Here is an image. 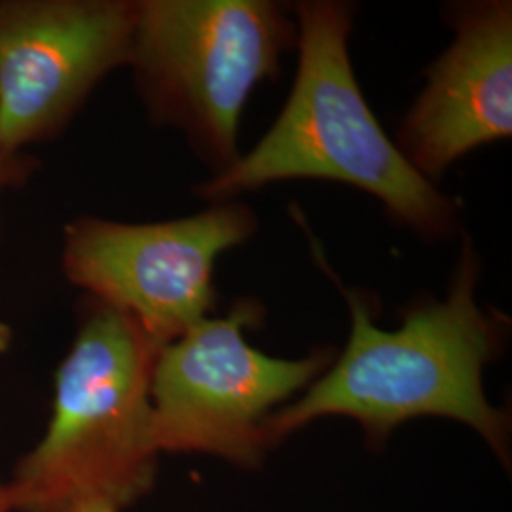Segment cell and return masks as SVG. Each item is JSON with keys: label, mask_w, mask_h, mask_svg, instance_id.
Returning a JSON list of instances; mask_svg holds the SVG:
<instances>
[{"label": "cell", "mask_w": 512, "mask_h": 512, "mask_svg": "<svg viewBox=\"0 0 512 512\" xmlns=\"http://www.w3.org/2000/svg\"><path fill=\"white\" fill-rule=\"evenodd\" d=\"M478 275L465 238L446 300L412 304L397 330L378 329L368 300L338 283L351 313L348 346L304 397L268 420V446L327 416L359 421L372 442H384L404 421L439 416L467 423L507 459L509 418L482 385L484 366L503 346L505 319L478 306Z\"/></svg>", "instance_id": "cell-1"}, {"label": "cell", "mask_w": 512, "mask_h": 512, "mask_svg": "<svg viewBox=\"0 0 512 512\" xmlns=\"http://www.w3.org/2000/svg\"><path fill=\"white\" fill-rule=\"evenodd\" d=\"M298 71L274 126L228 169L196 188L202 200L232 202L268 184L317 179L348 184L384 203L420 238H450L458 207L418 173L385 135L349 59L353 6L296 2Z\"/></svg>", "instance_id": "cell-2"}, {"label": "cell", "mask_w": 512, "mask_h": 512, "mask_svg": "<svg viewBox=\"0 0 512 512\" xmlns=\"http://www.w3.org/2000/svg\"><path fill=\"white\" fill-rule=\"evenodd\" d=\"M158 346L126 313L86 296L54 378L52 418L6 482L14 512H67L82 503L124 511L152 490Z\"/></svg>", "instance_id": "cell-3"}, {"label": "cell", "mask_w": 512, "mask_h": 512, "mask_svg": "<svg viewBox=\"0 0 512 512\" xmlns=\"http://www.w3.org/2000/svg\"><path fill=\"white\" fill-rule=\"evenodd\" d=\"M296 40L291 8L272 0H137L128 67L150 118L181 129L217 175L239 158L251 93Z\"/></svg>", "instance_id": "cell-4"}, {"label": "cell", "mask_w": 512, "mask_h": 512, "mask_svg": "<svg viewBox=\"0 0 512 512\" xmlns=\"http://www.w3.org/2000/svg\"><path fill=\"white\" fill-rule=\"evenodd\" d=\"M262 317L256 298H241L226 315H209L160 348L150 389L160 454H211L245 467L262 459L277 406L332 363L329 349L293 361L253 348L245 330Z\"/></svg>", "instance_id": "cell-5"}, {"label": "cell", "mask_w": 512, "mask_h": 512, "mask_svg": "<svg viewBox=\"0 0 512 512\" xmlns=\"http://www.w3.org/2000/svg\"><path fill=\"white\" fill-rule=\"evenodd\" d=\"M256 228L255 213L238 202L160 222L76 217L63 230L61 270L86 296L133 317L165 346L211 315L219 256Z\"/></svg>", "instance_id": "cell-6"}, {"label": "cell", "mask_w": 512, "mask_h": 512, "mask_svg": "<svg viewBox=\"0 0 512 512\" xmlns=\"http://www.w3.org/2000/svg\"><path fill=\"white\" fill-rule=\"evenodd\" d=\"M137 0H0V150L59 137L128 67Z\"/></svg>", "instance_id": "cell-7"}, {"label": "cell", "mask_w": 512, "mask_h": 512, "mask_svg": "<svg viewBox=\"0 0 512 512\" xmlns=\"http://www.w3.org/2000/svg\"><path fill=\"white\" fill-rule=\"evenodd\" d=\"M450 25L454 42L429 67L395 143L431 183L465 154L512 133L511 2H461Z\"/></svg>", "instance_id": "cell-8"}, {"label": "cell", "mask_w": 512, "mask_h": 512, "mask_svg": "<svg viewBox=\"0 0 512 512\" xmlns=\"http://www.w3.org/2000/svg\"><path fill=\"white\" fill-rule=\"evenodd\" d=\"M38 169L35 156L29 152H4L0 150V200L12 188H23ZM0 238H2V215H0Z\"/></svg>", "instance_id": "cell-9"}, {"label": "cell", "mask_w": 512, "mask_h": 512, "mask_svg": "<svg viewBox=\"0 0 512 512\" xmlns=\"http://www.w3.org/2000/svg\"><path fill=\"white\" fill-rule=\"evenodd\" d=\"M14 342V330L12 327L0 319V355L8 353V349L12 348Z\"/></svg>", "instance_id": "cell-10"}, {"label": "cell", "mask_w": 512, "mask_h": 512, "mask_svg": "<svg viewBox=\"0 0 512 512\" xmlns=\"http://www.w3.org/2000/svg\"><path fill=\"white\" fill-rule=\"evenodd\" d=\"M67 512H120L116 511L114 507H110L107 503H82V505H76L73 509H69Z\"/></svg>", "instance_id": "cell-11"}, {"label": "cell", "mask_w": 512, "mask_h": 512, "mask_svg": "<svg viewBox=\"0 0 512 512\" xmlns=\"http://www.w3.org/2000/svg\"><path fill=\"white\" fill-rule=\"evenodd\" d=\"M0 512H14L12 509V499L6 482H0Z\"/></svg>", "instance_id": "cell-12"}]
</instances>
